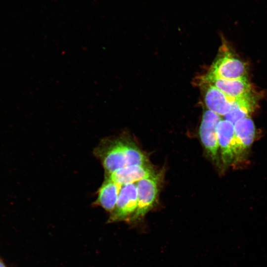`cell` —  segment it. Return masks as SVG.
Instances as JSON below:
<instances>
[{
    "mask_svg": "<svg viewBox=\"0 0 267 267\" xmlns=\"http://www.w3.org/2000/svg\"><path fill=\"white\" fill-rule=\"evenodd\" d=\"M129 140L123 137L102 140L94 153L101 160L106 176L127 166V147Z\"/></svg>",
    "mask_w": 267,
    "mask_h": 267,
    "instance_id": "cell-1",
    "label": "cell"
},
{
    "mask_svg": "<svg viewBox=\"0 0 267 267\" xmlns=\"http://www.w3.org/2000/svg\"><path fill=\"white\" fill-rule=\"evenodd\" d=\"M206 74L217 78L235 80L247 78L245 64L230 52L222 53Z\"/></svg>",
    "mask_w": 267,
    "mask_h": 267,
    "instance_id": "cell-2",
    "label": "cell"
},
{
    "mask_svg": "<svg viewBox=\"0 0 267 267\" xmlns=\"http://www.w3.org/2000/svg\"><path fill=\"white\" fill-rule=\"evenodd\" d=\"M137 205L132 217L135 220L143 217L154 206L158 191V178L154 174L136 182Z\"/></svg>",
    "mask_w": 267,
    "mask_h": 267,
    "instance_id": "cell-3",
    "label": "cell"
},
{
    "mask_svg": "<svg viewBox=\"0 0 267 267\" xmlns=\"http://www.w3.org/2000/svg\"><path fill=\"white\" fill-rule=\"evenodd\" d=\"M216 133L222 161L227 167L236 160L234 125L226 120H221L217 125Z\"/></svg>",
    "mask_w": 267,
    "mask_h": 267,
    "instance_id": "cell-4",
    "label": "cell"
},
{
    "mask_svg": "<svg viewBox=\"0 0 267 267\" xmlns=\"http://www.w3.org/2000/svg\"><path fill=\"white\" fill-rule=\"evenodd\" d=\"M221 120L220 115L208 110L204 112L201 123L199 134L201 142L208 154L214 160L218 157L219 145L216 126Z\"/></svg>",
    "mask_w": 267,
    "mask_h": 267,
    "instance_id": "cell-5",
    "label": "cell"
},
{
    "mask_svg": "<svg viewBox=\"0 0 267 267\" xmlns=\"http://www.w3.org/2000/svg\"><path fill=\"white\" fill-rule=\"evenodd\" d=\"M137 205L136 182L122 185L115 207L111 212L109 222L125 220L134 215Z\"/></svg>",
    "mask_w": 267,
    "mask_h": 267,
    "instance_id": "cell-6",
    "label": "cell"
},
{
    "mask_svg": "<svg viewBox=\"0 0 267 267\" xmlns=\"http://www.w3.org/2000/svg\"><path fill=\"white\" fill-rule=\"evenodd\" d=\"M202 79V83L212 85L227 95L233 98L251 94V85L247 78L229 80L217 78L206 74Z\"/></svg>",
    "mask_w": 267,
    "mask_h": 267,
    "instance_id": "cell-7",
    "label": "cell"
},
{
    "mask_svg": "<svg viewBox=\"0 0 267 267\" xmlns=\"http://www.w3.org/2000/svg\"><path fill=\"white\" fill-rule=\"evenodd\" d=\"M237 149L236 161L242 158L253 143L255 136L253 121L249 117L240 119L234 124Z\"/></svg>",
    "mask_w": 267,
    "mask_h": 267,
    "instance_id": "cell-8",
    "label": "cell"
},
{
    "mask_svg": "<svg viewBox=\"0 0 267 267\" xmlns=\"http://www.w3.org/2000/svg\"><path fill=\"white\" fill-rule=\"evenodd\" d=\"M206 85L205 102L209 110L222 116H224L230 110L234 98L230 97L216 87L207 83Z\"/></svg>",
    "mask_w": 267,
    "mask_h": 267,
    "instance_id": "cell-9",
    "label": "cell"
},
{
    "mask_svg": "<svg viewBox=\"0 0 267 267\" xmlns=\"http://www.w3.org/2000/svg\"><path fill=\"white\" fill-rule=\"evenodd\" d=\"M152 169L147 165L126 166L106 176L115 182L123 185L136 183L139 180L154 175Z\"/></svg>",
    "mask_w": 267,
    "mask_h": 267,
    "instance_id": "cell-10",
    "label": "cell"
},
{
    "mask_svg": "<svg viewBox=\"0 0 267 267\" xmlns=\"http://www.w3.org/2000/svg\"><path fill=\"white\" fill-rule=\"evenodd\" d=\"M121 187L122 185L105 178L98 191L94 204L111 213L115 207Z\"/></svg>",
    "mask_w": 267,
    "mask_h": 267,
    "instance_id": "cell-11",
    "label": "cell"
},
{
    "mask_svg": "<svg viewBox=\"0 0 267 267\" xmlns=\"http://www.w3.org/2000/svg\"><path fill=\"white\" fill-rule=\"evenodd\" d=\"M255 105L252 94L235 98L229 112L224 116L233 125L238 120L248 117Z\"/></svg>",
    "mask_w": 267,
    "mask_h": 267,
    "instance_id": "cell-12",
    "label": "cell"
},
{
    "mask_svg": "<svg viewBox=\"0 0 267 267\" xmlns=\"http://www.w3.org/2000/svg\"><path fill=\"white\" fill-rule=\"evenodd\" d=\"M127 166L146 165L147 160L140 149L129 140L127 147Z\"/></svg>",
    "mask_w": 267,
    "mask_h": 267,
    "instance_id": "cell-13",
    "label": "cell"
},
{
    "mask_svg": "<svg viewBox=\"0 0 267 267\" xmlns=\"http://www.w3.org/2000/svg\"><path fill=\"white\" fill-rule=\"evenodd\" d=\"M0 267H5L4 265L0 261Z\"/></svg>",
    "mask_w": 267,
    "mask_h": 267,
    "instance_id": "cell-14",
    "label": "cell"
}]
</instances>
